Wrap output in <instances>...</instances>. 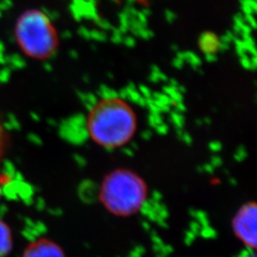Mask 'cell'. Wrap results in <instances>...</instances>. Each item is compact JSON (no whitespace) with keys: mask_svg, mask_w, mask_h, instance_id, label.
Wrapping results in <instances>:
<instances>
[{"mask_svg":"<svg viewBox=\"0 0 257 257\" xmlns=\"http://www.w3.org/2000/svg\"><path fill=\"white\" fill-rule=\"evenodd\" d=\"M86 136L106 150L125 147L138 133V116L124 97L109 95L92 103L84 119Z\"/></svg>","mask_w":257,"mask_h":257,"instance_id":"cell-1","label":"cell"},{"mask_svg":"<svg viewBox=\"0 0 257 257\" xmlns=\"http://www.w3.org/2000/svg\"><path fill=\"white\" fill-rule=\"evenodd\" d=\"M150 190L138 172L117 167L106 173L97 189V199L103 209L115 217H131L145 208Z\"/></svg>","mask_w":257,"mask_h":257,"instance_id":"cell-2","label":"cell"},{"mask_svg":"<svg viewBox=\"0 0 257 257\" xmlns=\"http://www.w3.org/2000/svg\"><path fill=\"white\" fill-rule=\"evenodd\" d=\"M15 37L20 51L36 60H46L55 55L59 37L46 14L39 10L23 13L17 21Z\"/></svg>","mask_w":257,"mask_h":257,"instance_id":"cell-3","label":"cell"},{"mask_svg":"<svg viewBox=\"0 0 257 257\" xmlns=\"http://www.w3.org/2000/svg\"><path fill=\"white\" fill-rule=\"evenodd\" d=\"M231 229L235 237L248 249L257 245V205L255 201L243 203L231 218Z\"/></svg>","mask_w":257,"mask_h":257,"instance_id":"cell-4","label":"cell"},{"mask_svg":"<svg viewBox=\"0 0 257 257\" xmlns=\"http://www.w3.org/2000/svg\"><path fill=\"white\" fill-rule=\"evenodd\" d=\"M22 257H66L64 249L52 239L39 238L31 242Z\"/></svg>","mask_w":257,"mask_h":257,"instance_id":"cell-5","label":"cell"},{"mask_svg":"<svg viewBox=\"0 0 257 257\" xmlns=\"http://www.w3.org/2000/svg\"><path fill=\"white\" fill-rule=\"evenodd\" d=\"M14 246L13 232L9 225L0 218V257H6Z\"/></svg>","mask_w":257,"mask_h":257,"instance_id":"cell-6","label":"cell"},{"mask_svg":"<svg viewBox=\"0 0 257 257\" xmlns=\"http://www.w3.org/2000/svg\"><path fill=\"white\" fill-rule=\"evenodd\" d=\"M9 134L0 118V159L4 156L9 146Z\"/></svg>","mask_w":257,"mask_h":257,"instance_id":"cell-7","label":"cell"},{"mask_svg":"<svg viewBox=\"0 0 257 257\" xmlns=\"http://www.w3.org/2000/svg\"><path fill=\"white\" fill-rule=\"evenodd\" d=\"M2 184H3V179L0 176V197H1V193H2Z\"/></svg>","mask_w":257,"mask_h":257,"instance_id":"cell-8","label":"cell"},{"mask_svg":"<svg viewBox=\"0 0 257 257\" xmlns=\"http://www.w3.org/2000/svg\"><path fill=\"white\" fill-rule=\"evenodd\" d=\"M246 257H256V255H255L254 253H251V254L249 253V254H248V255H247Z\"/></svg>","mask_w":257,"mask_h":257,"instance_id":"cell-9","label":"cell"}]
</instances>
